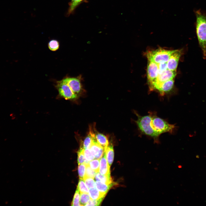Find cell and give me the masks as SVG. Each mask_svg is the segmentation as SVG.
<instances>
[{
	"label": "cell",
	"instance_id": "1",
	"mask_svg": "<svg viewBox=\"0 0 206 206\" xmlns=\"http://www.w3.org/2000/svg\"><path fill=\"white\" fill-rule=\"evenodd\" d=\"M134 113L137 117L135 122L140 132L152 138L155 143L159 142V137L161 134H172L176 128L175 124H170L158 116L156 112H149L147 115L144 116L135 111Z\"/></svg>",
	"mask_w": 206,
	"mask_h": 206
},
{
	"label": "cell",
	"instance_id": "2",
	"mask_svg": "<svg viewBox=\"0 0 206 206\" xmlns=\"http://www.w3.org/2000/svg\"><path fill=\"white\" fill-rule=\"evenodd\" d=\"M196 17V32L203 58L206 59V12L199 9L195 11Z\"/></svg>",
	"mask_w": 206,
	"mask_h": 206
},
{
	"label": "cell",
	"instance_id": "3",
	"mask_svg": "<svg viewBox=\"0 0 206 206\" xmlns=\"http://www.w3.org/2000/svg\"><path fill=\"white\" fill-rule=\"evenodd\" d=\"M174 51V50H168L159 48L147 52L146 55L148 61H151L159 64L167 62L171 54Z\"/></svg>",
	"mask_w": 206,
	"mask_h": 206
},
{
	"label": "cell",
	"instance_id": "4",
	"mask_svg": "<svg viewBox=\"0 0 206 206\" xmlns=\"http://www.w3.org/2000/svg\"><path fill=\"white\" fill-rule=\"evenodd\" d=\"M55 86L58 91L59 96L66 100H74L78 97V96L74 93L63 79L56 81Z\"/></svg>",
	"mask_w": 206,
	"mask_h": 206
},
{
	"label": "cell",
	"instance_id": "5",
	"mask_svg": "<svg viewBox=\"0 0 206 206\" xmlns=\"http://www.w3.org/2000/svg\"><path fill=\"white\" fill-rule=\"evenodd\" d=\"M176 74V71H173L168 69L158 74L155 83L149 88L150 91L157 92L162 84L169 80L173 79Z\"/></svg>",
	"mask_w": 206,
	"mask_h": 206
},
{
	"label": "cell",
	"instance_id": "6",
	"mask_svg": "<svg viewBox=\"0 0 206 206\" xmlns=\"http://www.w3.org/2000/svg\"><path fill=\"white\" fill-rule=\"evenodd\" d=\"M158 64L154 62L148 61L147 74L149 88L156 82L158 75Z\"/></svg>",
	"mask_w": 206,
	"mask_h": 206
},
{
	"label": "cell",
	"instance_id": "7",
	"mask_svg": "<svg viewBox=\"0 0 206 206\" xmlns=\"http://www.w3.org/2000/svg\"><path fill=\"white\" fill-rule=\"evenodd\" d=\"M80 77H70L66 76L63 79L70 87L73 92L77 96L82 90Z\"/></svg>",
	"mask_w": 206,
	"mask_h": 206
},
{
	"label": "cell",
	"instance_id": "8",
	"mask_svg": "<svg viewBox=\"0 0 206 206\" xmlns=\"http://www.w3.org/2000/svg\"><path fill=\"white\" fill-rule=\"evenodd\" d=\"M181 54V49L174 50L171 54L168 61L167 62V67L168 69L173 71H176L179 61Z\"/></svg>",
	"mask_w": 206,
	"mask_h": 206
},
{
	"label": "cell",
	"instance_id": "9",
	"mask_svg": "<svg viewBox=\"0 0 206 206\" xmlns=\"http://www.w3.org/2000/svg\"><path fill=\"white\" fill-rule=\"evenodd\" d=\"M90 148L95 159H101L104 152V148L97 142L95 135L93 137L92 142Z\"/></svg>",
	"mask_w": 206,
	"mask_h": 206
},
{
	"label": "cell",
	"instance_id": "10",
	"mask_svg": "<svg viewBox=\"0 0 206 206\" xmlns=\"http://www.w3.org/2000/svg\"><path fill=\"white\" fill-rule=\"evenodd\" d=\"M174 82L173 79H172L163 82L157 92L162 96L169 94L173 88Z\"/></svg>",
	"mask_w": 206,
	"mask_h": 206
},
{
	"label": "cell",
	"instance_id": "11",
	"mask_svg": "<svg viewBox=\"0 0 206 206\" xmlns=\"http://www.w3.org/2000/svg\"><path fill=\"white\" fill-rule=\"evenodd\" d=\"M110 166L108 163L105 152L100 160L99 170L100 173L102 175H110Z\"/></svg>",
	"mask_w": 206,
	"mask_h": 206
},
{
	"label": "cell",
	"instance_id": "12",
	"mask_svg": "<svg viewBox=\"0 0 206 206\" xmlns=\"http://www.w3.org/2000/svg\"><path fill=\"white\" fill-rule=\"evenodd\" d=\"M95 136L98 143L104 149V152L109 145L107 137L104 134L95 131Z\"/></svg>",
	"mask_w": 206,
	"mask_h": 206
},
{
	"label": "cell",
	"instance_id": "13",
	"mask_svg": "<svg viewBox=\"0 0 206 206\" xmlns=\"http://www.w3.org/2000/svg\"><path fill=\"white\" fill-rule=\"evenodd\" d=\"M95 179L96 181H98L107 185L113 184L110 175H102L98 172L96 173Z\"/></svg>",
	"mask_w": 206,
	"mask_h": 206
},
{
	"label": "cell",
	"instance_id": "14",
	"mask_svg": "<svg viewBox=\"0 0 206 206\" xmlns=\"http://www.w3.org/2000/svg\"><path fill=\"white\" fill-rule=\"evenodd\" d=\"M94 135V133L90 128L89 132L83 142L82 147L84 149L90 148L92 142L93 137Z\"/></svg>",
	"mask_w": 206,
	"mask_h": 206
},
{
	"label": "cell",
	"instance_id": "15",
	"mask_svg": "<svg viewBox=\"0 0 206 206\" xmlns=\"http://www.w3.org/2000/svg\"><path fill=\"white\" fill-rule=\"evenodd\" d=\"M95 184L96 187L98 191L105 195L113 185V184L107 185L98 181H96Z\"/></svg>",
	"mask_w": 206,
	"mask_h": 206
},
{
	"label": "cell",
	"instance_id": "16",
	"mask_svg": "<svg viewBox=\"0 0 206 206\" xmlns=\"http://www.w3.org/2000/svg\"><path fill=\"white\" fill-rule=\"evenodd\" d=\"M88 193L90 199L93 200H98L104 197L106 195L98 191L96 187L90 189Z\"/></svg>",
	"mask_w": 206,
	"mask_h": 206
},
{
	"label": "cell",
	"instance_id": "17",
	"mask_svg": "<svg viewBox=\"0 0 206 206\" xmlns=\"http://www.w3.org/2000/svg\"><path fill=\"white\" fill-rule=\"evenodd\" d=\"M105 152L106 159L109 166L110 167L113 163L114 158V151L112 145H108Z\"/></svg>",
	"mask_w": 206,
	"mask_h": 206
},
{
	"label": "cell",
	"instance_id": "18",
	"mask_svg": "<svg viewBox=\"0 0 206 206\" xmlns=\"http://www.w3.org/2000/svg\"><path fill=\"white\" fill-rule=\"evenodd\" d=\"M78 165L85 163L87 164L89 162L86 159L84 154V148L83 147L80 148L78 151Z\"/></svg>",
	"mask_w": 206,
	"mask_h": 206
},
{
	"label": "cell",
	"instance_id": "19",
	"mask_svg": "<svg viewBox=\"0 0 206 206\" xmlns=\"http://www.w3.org/2000/svg\"><path fill=\"white\" fill-rule=\"evenodd\" d=\"M83 179H80L77 188L80 193H88L89 190Z\"/></svg>",
	"mask_w": 206,
	"mask_h": 206
},
{
	"label": "cell",
	"instance_id": "20",
	"mask_svg": "<svg viewBox=\"0 0 206 206\" xmlns=\"http://www.w3.org/2000/svg\"><path fill=\"white\" fill-rule=\"evenodd\" d=\"M100 159H95L88 163V165L90 168L96 173L99 172Z\"/></svg>",
	"mask_w": 206,
	"mask_h": 206
},
{
	"label": "cell",
	"instance_id": "21",
	"mask_svg": "<svg viewBox=\"0 0 206 206\" xmlns=\"http://www.w3.org/2000/svg\"><path fill=\"white\" fill-rule=\"evenodd\" d=\"M84 0H71L67 14L69 15Z\"/></svg>",
	"mask_w": 206,
	"mask_h": 206
},
{
	"label": "cell",
	"instance_id": "22",
	"mask_svg": "<svg viewBox=\"0 0 206 206\" xmlns=\"http://www.w3.org/2000/svg\"><path fill=\"white\" fill-rule=\"evenodd\" d=\"M48 46L49 49L50 50L55 51L57 50L59 48V43L56 40L52 39L49 41Z\"/></svg>",
	"mask_w": 206,
	"mask_h": 206
},
{
	"label": "cell",
	"instance_id": "23",
	"mask_svg": "<svg viewBox=\"0 0 206 206\" xmlns=\"http://www.w3.org/2000/svg\"><path fill=\"white\" fill-rule=\"evenodd\" d=\"M83 180L84 181L86 185L89 189L96 187L95 182L94 179L84 176Z\"/></svg>",
	"mask_w": 206,
	"mask_h": 206
},
{
	"label": "cell",
	"instance_id": "24",
	"mask_svg": "<svg viewBox=\"0 0 206 206\" xmlns=\"http://www.w3.org/2000/svg\"><path fill=\"white\" fill-rule=\"evenodd\" d=\"M80 191L77 188L71 203L72 206H81L80 203Z\"/></svg>",
	"mask_w": 206,
	"mask_h": 206
},
{
	"label": "cell",
	"instance_id": "25",
	"mask_svg": "<svg viewBox=\"0 0 206 206\" xmlns=\"http://www.w3.org/2000/svg\"><path fill=\"white\" fill-rule=\"evenodd\" d=\"M80 203L81 206L85 205L90 199L88 193H80Z\"/></svg>",
	"mask_w": 206,
	"mask_h": 206
},
{
	"label": "cell",
	"instance_id": "26",
	"mask_svg": "<svg viewBox=\"0 0 206 206\" xmlns=\"http://www.w3.org/2000/svg\"><path fill=\"white\" fill-rule=\"evenodd\" d=\"M86 170V165L85 163L78 165V171L80 179H83Z\"/></svg>",
	"mask_w": 206,
	"mask_h": 206
},
{
	"label": "cell",
	"instance_id": "27",
	"mask_svg": "<svg viewBox=\"0 0 206 206\" xmlns=\"http://www.w3.org/2000/svg\"><path fill=\"white\" fill-rule=\"evenodd\" d=\"M86 165V170L84 176L94 179L96 173L90 168L88 164Z\"/></svg>",
	"mask_w": 206,
	"mask_h": 206
},
{
	"label": "cell",
	"instance_id": "28",
	"mask_svg": "<svg viewBox=\"0 0 206 206\" xmlns=\"http://www.w3.org/2000/svg\"><path fill=\"white\" fill-rule=\"evenodd\" d=\"M84 154L86 159L88 162L95 159L90 148L84 149Z\"/></svg>",
	"mask_w": 206,
	"mask_h": 206
},
{
	"label": "cell",
	"instance_id": "29",
	"mask_svg": "<svg viewBox=\"0 0 206 206\" xmlns=\"http://www.w3.org/2000/svg\"><path fill=\"white\" fill-rule=\"evenodd\" d=\"M104 198L102 197L98 200H93L90 199L85 206L99 205Z\"/></svg>",
	"mask_w": 206,
	"mask_h": 206
},
{
	"label": "cell",
	"instance_id": "30",
	"mask_svg": "<svg viewBox=\"0 0 206 206\" xmlns=\"http://www.w3.org/2000/svg\"><path fill=\"white\" fill-rule=\"evenodd\" d=\"M158 74L168 69L167 67V62L160 63L158 64Z\"/></svg>",
	"mask_w": 206,
	"mask_h": 206
}]
</instances>
